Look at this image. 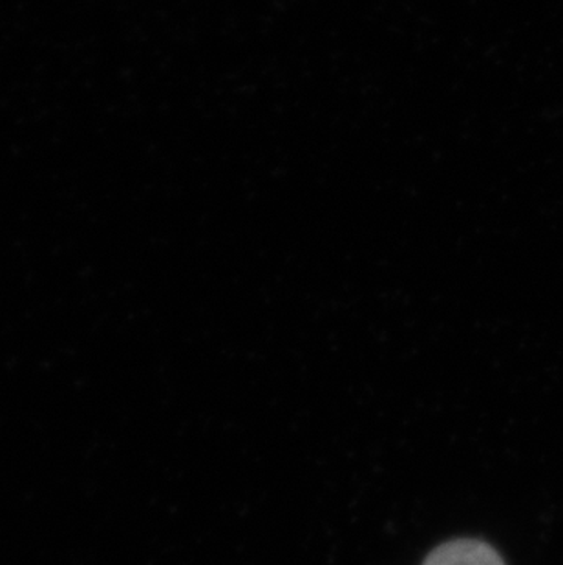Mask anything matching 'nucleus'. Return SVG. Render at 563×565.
<instances>
[{
    "label": "nucleus",
    "mask_w": 563,
    "mask_h": 565,
    "mask_svg": "<svg viewBox=\"0 0 563 565\" xmlns=\"http://www.w3.org/2000/svg\"><path fill=\"white\" fill-rule=\"evenodd\" d=\"M423 565H506L500 553L481 540H450L432 551Z\"/></svg>",
    "instance_id": "obj_1"
}]
</instances>
